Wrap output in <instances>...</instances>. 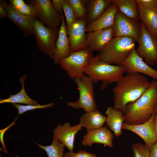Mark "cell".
Listing matches in <instances>:
<instances>
[{"mask_svg": "<svg viewBox=\"0 0 157 157\" xmlns=\"http://www.w3.org/2000/svg\"><path fill=\"white\" fill-rule=\"evenodd\" d=\"M92 51L88 47L72 52L67 57L61 59L59 64L65 71L69 78H81L91 58Z\"/></svg>", "mask_w": 157, "mask_h": 157, "instance_id": "5", "label": "cell"}, {"mask_svg": "<svg viewBox=\"0 0 157 157\" xmlns=\"http://www.w3.org/2000/svg\"><path fill=\"white\" fill-rule=\"evenodd\" d=\"M113 134L106 126L88 132L81 142L84 146L90 147L94 143H100L110 147H113Z\"/></svg>", "mask_w": 157, "mask_h": 157, "instance_id": "17", "label": "cell"}, {"mask_svg": "<svg viewBox=\"0 0 157 157\" xmlns=\"http://www.w3.org/2000/svg\"><path fill=\"white\" fill-rule=\"evenodd\" d=\"M135 42L129 37H114L98 55L101 60L108 63L120 65L135 47Z\"/></svg>", "mask_w": 157, "mask_h": 157, "instance_id": "4", "label": "cell"}, {"mask_svg": "<svg viewBox=\"0 0 157 157\" xmlns=\"http://www.w3.org/2000/svg\"><path fill=\"white\" fill-rule=\"evenodd\" d=\"M114 37L112 26L88 32L86 35L88 47L92 51L99 52Z\"/></svg>", "mask_w": 157, "mask_h": 157, "instance_id": "16", "label": "cell"}, {"mask_svg": "<svg viewBox=\"0 0 157 157\" xmlns=\"http://www.w3.org/2000/svg\"><path fill=\"white\" fill-rule=\"evenodd\" d=\"M27 77L24 74L19 78L20 83L21 84L20 91L15 94H11L7 99H2L0 100V104L10 103L14 104L22 103L28 105H38V102L31 99L27 94L24 88V82Z\"/></svg>", "mask_w": 157, "mask_h": 157, "instance_id": "23", "label": "cell"}, {"mask_svg": "<svg viewBox=\"0 0 157 157\" xmlns=\"http://www.w3.org/2000/svg\"><path fill=\"white\" fill-rule=\"evenodd\" d=\"M16 10L23 15L36 17L34 8L28 3H25L20 8Z\"/></svg>", "mask_w": 157, "mask_h": 157, "instance_id": "32", "label": "cell"}, {"mask_svg": "<svg viewBox=\"0 0 157 157\" xmlns=\"http://www.w3.org/2000/svg\"><path fill=\"white\" fill-rule=\"evenodd\" d=\"M112 27L115 37H129L138 43L141 26L138 21L128 17L118 10Z\"/></svg>", "mask_w": 157, "mask_h": 157, "instance_id": "10", "label": "cell"}, {"mask_svg": "<svg viewBox=\"0 0 157 157\" xmlns=\"http://www.w3.org/2000/svg\"><path fill=\"white\" fill-rule=\"evenodd\" d=\"M118 10L116 6L112 2L99 18L87 25L86 32L88 33L112 26Z\"/></svg>", "mask_w": 157, "mask_h": 157, "instance_id": "19", "label": "cell"}, {"mask_svg": "<svg viewBox=\"0 0 157 157\" xmlns=\"http://www.w3.org/2000/svg\"><path fill=\"white\" fill-rule=\"evenodd\" d=\"M155 115V114L153 113L147 121L138 125H132L124 123L122 129L130 131L138 135L151 151L157 142L154 129Z\"/></svg>", "mask_w": 157, "mask_h": 157, "instance_id": "11", "label": "cell"}, {"mask_svg": "<svg viewBox=\"0 0 157 157\" xmlns=\"http://www.w3.org/2000/svg\"><path fill=\"white\" fill-rule=\"evenodd\" d=\"M86 18L78 20L69 28L67 29L71 52L88 47L86 38Z\"/></svg>", "mask_w": 157, "mask_h": 157, "instance_id": "13", "label": "cell"}, {"mask_svg": "<svg viewBox=\"0 0 157 157\" xmlns=\"http://www.w3.org/2000/svg\"><path fill=\"white\" fill-rule=\"evenodd\" d=\"M62 7L66 18L67 29H68L78 20L73 9L67 0H63Z\"/></svg>", "mask_w": 157, "mask_h": 157, "instance_id": "28", "label": "cell"}, {"mask_svg": "<svg viewBox=\"0 0 157 157\" xmlns=\"http://www.w3.org/2000/svg\"><path fill=\"white\" fill-rule=\"evenodd\" d=\"M82 126L79 123L72 126L69 123L59 124L53 131V138L67 147L70 152H73L75 137Z\"/></svg>", "mask_w": 157, "mask_h": 157, "instance_id": "15", "label": "cell"}, {"mask_svg": "<svg viewBox=\"0 0 157 157\" xmlns=\"http://www.w3.org/2000/svg\"><path fill=\"white\" fill-rule=\"evenodd\" d=\"M136 3L148 8L154 9L157 5V0H135Z\"/></svg>", "mask_w": 157, "mask_h": 157, "instance_id": "33", "label": "cell"}, {"mask_svg": "<svg viewBox=\"0 0 157 157\" xmlns=\"http://www.w3.org/2000/svg\"><path fill=\"white\" fill-rule=\"evenodd\" d=\"M7 17L22 32L24 36L34 35V21L36 18L23 15L17 11L10 4L7 6Z\"/></svg>", "mask_w": 157, "mask_h": 157, "instance_id": "14", "label": "cell"}, {"mask_svg": "<svg viewBox=\"0 0 157 157\" xmlns=\"http://www.w3.org/2000/svg\"><path fill=\"white\" fill-rule=\"evenodd\" d=\"M105 113L107 116L106 125L113 132L116 137H119L123 133L122 127L125 119L123 113L110 106L108 107Z\"/></svg>", "mask_w": 157, "mask_h": 157, "instance_id": "21", "label": "cell"}, {"mask_svg": "<svg viewBox=\"0 0 157 157\" xmlns=\"http://www.w3.org/2000/svg\"><path fill=\"white\" fill-rule=\"evenodd\" d=\"M133 157H150V151L145 144L137 143L131 144Z\"/></svg>", "mask_w": 157, "mask_h": 157, "instance_id": "29", "label": "cell"}, {"mask_svg": "<svg viewBox=\"0 0 157 157\" xmlns=\"http://www.w3.org/2000/svg\"><path fill=\"white\" fill-rule=\"evenodd\" d=\"M150 157H157V142L153 145L150 151Z\"/></svg>", "mask_w": 157, "mask_h": 157, "instance_id": "37", "label": "cell"}, {"mask_svg": "<svg viewBox=\"0 0 157 157\" xmlns=\"http://www.w3.org/2000/svg\"><path fill=\"white\" fill-rule=\"evenodd\" d=\"M140 23L139 45L136 51L148 65H154L157 63V40L147 31L141 20Z\"/></svg>", "mask_w": 157, "mask_h": 157, "instance_id": "9", "label": "cell"}, {"mask_svg": "<svg viewBox=\"0 0 157 157\" xmlns=\"http://www.w3.org/2000/svg\"><path fill=\"white\" fill-rule=\"evenodd\" d=\"M125 72L124 66L108 63L101 60L98 54L91 58L84 74L93 83L101 81L102 84L99 89L103 90L106 88L108 84L118 82Z\"/></svg>", "mask_w": 157, "mask_h": 157, "instance_id": "3", "label": "cell"}, {"mask_svg": "<svg viewBox=\"0 0 157 157\" xmlns=\"http://www.w3.org/2000/svg\"><path fill=\"white\" fill-rule=\"evenodd\" d=\"M63 0H53L52 4L55 10L59 14L62 15L63 10L62 3Z\"/></svg>", "mask_w": 157, "mask_h": 157, "instance_id": "35", "label": "cell"}, {"mask_svg": "<svg viewBox=\"0 0 157 157\" xmlns=\"http://www.w3.org/2000/svg\"><path fill=\"white\" fill-rule=\"evenodd\" d=\"M64 157H97L94 154L85 151L80 150L76 153L67 151L64 154Z\"/></svg>", "mask_w": 157, "mask_h": 157, "instance_id": "31", "label": "cell"}, {"mask_svg": "<svg viewBox=\"0 0 157 157\" xmlns=\"http://www.w3.org/2000/svg\"><path fill=\"white\" fill-rule=\"evenodd\" d=\"M28 4L34 9L35 18L50 28L59 30L64 15L58 13L54 9L50 0H31Z\"/></svg>", "mask_w": 157, "mask_h": 157, "instance_id": "7", "label": "cell"}, {"mask_svg": "<svg viewBox=\"0 0 157 157\" xmlns=\"http://www.w3.org/2000/svg\"><path fill=\"white\" fill-rule=\"evenodd\" d=\"M154 129L156 140H157V114H155L154 119Z\"/></svg>", "mask_w": 157, "mask_h": 157, "instance_id": "38", "label": "cell"}, {"mask_svg": "<svg viewBox=\"0 0 157 157\" xmlns=\"http://www.w3.org/2000/svg\"><path fill=\"white\" fill-rule=\"evenodd\" d=\"M137 4L140 20L147 31L157 40V14L154 9Z\"/></svg>", "mask_w": 157, "mask_h": 157, "instance_id": "20", "label": "cell"}, {"mask_svg": "<svg viewBox=\"0 0 157 157\" xmlns=\"http://www.w3.org/2000/svg\"><path fill=\"white\" fill-rule=\"evenodd\" d=\"M157 103V83L151 82L150 88L138 99L126 106L124 123L130 125L141 124L147 121L154 113Z\"/></svg>", "mask_w": 157, "mask_h": 157, "instance_id": "2", "label": "cell"}, {"mask_svg": "<svg viewBox=\"0 0 157 157\" xmlns=\"http://www.w3.org/2000/svg\"><path fill=\"white\" fill-rule=\"evenodd\" d=\"M156 82H157V79H156Z\"/></svg>", "mask_w": 157, "mask_h": 157, "instance_id": "41", "label": "cell"}, {"mask_svg": "<svg viewBox=\"0 0 157 157\" xmlns=\"http://www.w3.org/2000/svg\"></svg>", "mask_w": 157, "mask_h": 157, "instance_id": "42", "label": "cell"}, {"mask_svg": "<svg viewBox=\"0 0 157 157\" xmlns=\"http://www.w3.org/2000/svg\"><path fill=\"white\" fill-rule=\"evenodd\" d=\"M34 35L38 49L53 60L59 29L49 28L36 18L34 21Z\"/></svg>", "mask_w": 157, "mask_h": 157, "instance_id": "8", "label": "cell"}, {"mask_svg": "<svg viewBox=\"0 0 157 157\" xmlns=\"http://www.w3.org/2000/svg\"><path fill=\"white\" fill-rule=\"evenodd\" d=\"M74 80L78 87L79 98L75 102H67V106L73 108L83 109L85 112L97 110L93 82L84 74L81 78H76Z\"/></svg>", "mask_w": 157, "mask_h": 157, "instance_id": "6", "label": "cell"}, {"mask_svg": "<svg viewBox=\"0 0 157 157\" xmlns=\"http://www.w3.org/2000/svg\"><path fill=\"white\" fill-rule=\"evenodd\" d=\"M154 113L155 114H157V103L155 107Z\"/></svg>", "mask_w": 157, "mask_h": 157, "instance_id": "39", "label": "cell"}, {"mask_svg": "<svg viewBox=\"0 0 157 157\" xmlns=\"http://www.w3.org/2000/svg\"><path fill=\"white\" fill-rule=\"evenodd\" d=\"M89 1L86 19L87 24L99 18L112 3L111 0H91Z\"/></svg>", "mask_w": 157, "mask_h": 157, "instance_id": "24", "label": "cell"}, {"mask_svg": "<svg viewBox=\"0 0 157 157\" xmlns=\"http://www.w3.org/2000/svg\"><path fill=\"white\" fill-rule=\"evenodd\" d=\"M67 34V26L63 15L56 42V48L53 59L56 64H58L61 59L67 57L71 53Z\"/></svg>", "mask_w": 157, "mask_h": 157, "instance_id": "18", "label": "cell"}, {"mask_svg": "<svg viewBox=\"0 0 157 157\" xmlns=\"http://www.w3.org/2000/svg\"><path fill=\"white\" fill-rule=\"evenodd\" d=\"M151 85V82L140 73L123 76L113 89V107L124 113L127 105L139 98Z\"/></svg>", "mask_w": 157, "mask_h": 157, "instance_id": "1", "label": "cell"}, {"mask_svg": "<svg viewBox=\"0 0 157 157\" xmlns=\"http://www.w3.org/2000/svg\"><path fill=\"white\" fill-rule=\"evenodd\" d=\"M9 3L16 10L20 8L25 3L23 0H10Z\"/></svg>", "mask_w": 157, "mask_h": 157, "instance_id": "36", "label": "cell"}, {"mask_svg": "<svg viewBox=\"0 0 157 157\" xmlns=\"http://www.w3.org/2000/svg\"><path fill=\"white\" fill-rule=\"evenodd\" d=\"M79 124L85 128L87 132L102 127L106 122V117L99 110L85 112L80 118Z\"/></svg>", "mask_w": 157, "mask_h": 157, "instance_id": "22", "label": "cell"}, {"mask_svg": "<svg viewBox=\"0 0 157 157\" xmlns=\"http://www.w3.org/2000/svg\"><path fill=\"white\" fill-rule=\"evenodd\" d=\"M8 3L6 1L4 0H0V19H2L7 17L8 11L7 6Z\"/></svg>", "mask_w": 157, "mask_h": 157, "instance_id": "34", "label": "cell"}, {"mask_svg": "<svg viewBox=\"0 0 157 157\" xmlns=\"http://www.w3.org/2000/svg\"><path fill=\"white\" fill-rule=\"evenodd\" d=\"M72 6L77 20L86 18L88 11L86 8L85 0H67Z\"/></svg>", "mask_w": 157, "mask_h": 157, "instance_id": "27", "label": "cell"}, {"mask_svg": "<svg viewBox=\"0 0 157 157\" xmlns=\"http://www.w3.org/2000/svg\"><path fill=\"white\" fill-rule=\"evenodd\" d=\"M54 105L53 102H51L48 104L42 105H23L17 104H13V106L16 108L18 111V115H22L26 112L37 109H45L49 107H52Z\"/></svg>", "mask_w": 157, "mask_h": 157, "instance_id": "30", "label": "cell"}, {"mask_svg": "<svg viewBox=\"0 0 157 157\" xmlns=\"http://www.w3.org/2000/svg\"><path fill=\"white\" fill-rule=\"evenodd\" d=\"M118 10L128 17L138 21L140 19L135 0H111Z\"/></svg>", "mask_w": 157, "mask_h": 157, "instance_id": "25", "label": "cell"}, {"mask_svg": "<svg viewBox=\"0 0 157 157\" xmlns=\"http://www.w3.org/2000/svg\"><path fill=\"white\" fill-rule=\"evenodd\" d=\"M154 9L156 12L157 14V5L156 6V7Z\"/></svg>", "mask_w": 157, "mask_h": 157, "instance_id": "40", "label": "cell"}, {"mask_svg": "<svg viewBox=\"0 0 157 157\" xmlns=\"http://www.w3.org/2000/svg\"><path fill=\"white\" fill-rule=\"evenodd\" d=\"M35 143L45 150L48 157H63L64 156L65 146L55 138H53L52 143L49 146H44Z\"/></svg>", "mask_w": 157, "mask_h": 157, "instance_id": "26", "label": "cell"}, {"mask_svg": "<svg viewBox=\"0 0 157 157\" xmlns=\"http://www.w3.org/2000/svg\"><path fill=\"white\" fill-rule=\"evenodd\" d=\"M120 65L125 67L126 72L128 74L139 73L157 79V70L150 67L143 61L137 53L135 47Z\"/></svg>", "mask_w": 157, "mask_h": 157, "instance_id": "12", "label": "cell"}]
</instances>
